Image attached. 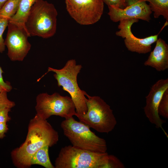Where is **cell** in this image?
I'll return each instance as SVG.
<instances>
[{
    "mask_svg": "<svg viewBox=\"0 0 168 168\" xmlns=\"http://www.w3.org/2000/svg\"><path fill=\"white\" fill-rule=\"evenodd\" d=\"M149 2L152 12H153L154 17L158 18L162 16L164 19H168V0H141Z\"/></svg>",
    "mask_w": 168,
    "mask_h": 168,
    "instance_id": "2e32d148",
    "label": "cell"
},
{
    "mask_svg": "<svg viewBox=\"0 0 168 168\" xmlns=\"http://www.w3.org/2000/svg\"><path fill=\"white\" fill-rule=\"evenodd\" d=\"M64 134L74 147L98 153L107 152L105 140L97 136L87 125L72 117L65 119L61 123Z\"/></svg>",
    "mask_w": 168,
    "mask_h": 168,
    "instance_id": "277c9868",
    "label": "cell"
},
{
    "mask_svg": "<svg viewBox=\"0 0 168 168\" xmlns=\"http://www.w3.org/2000/svg\"><path fill=\"white\" fill-rule=\"evenodd\" d=\"M168 89V79L159 80L151 87L148 95L146 97V104L143 108L144 112L149 121L155 125L157 128H162L166 121L159 115L158 109L160 102L165 91Z\"/></svg>",
    "mask_w": 168,
    "mask_h": 168,
    "instance_id": "7c38bea8",
    "label": "cell"
},
{
    "mask_svg": "<svg viewBox=\"0 0 168 168\" xmlns=\"http://www.w3.org/2000/svg\"><path fill=\"white\" fill-rule=\"evenodd\" d=\"M86 113L78 118L80 121L101 133L112 131L117 121L110 105L100 96L87 94Z\"/></svg>",
    "mask_w": 168,
    "mask_h": 168,
    "instance_id": "8992f818",
    "label": "cell"
},
{
    "mask_svg": "<svg viewBox=\"0 0 168 168\" xmlns=\"http://www.w3.org/2000/svg\"><path fill=\"white\" fill-rule=\"evenodd\" d=\"M159 115L168 119V89L163 93L158 107Z\"/></svg>",
    "mask_w": 168,
    "mask_h": 168,
    "instance_id": "ac0fdd59",
    "label": "cell"
},
{
    "mask_svg": "<svg viewBox=\"0 0 168 168\" xmlns=\"http://www.w3.org/2000/svg\"><path fill=\"white\" fill-rule=\"evenodd\" d=\"M155 47L151 52L144 65L152 67L159 72L168 68V45L163 40L157 39Z\"/></svg>",
    "mask_w": 168,
    "mask_h": 168,
    "instance_id": "4fadbf2b",
    "label": "cell"
},
{
    "mask_svg": "<svg viewBox=\"0 0 168 168\" xmlns=\"http://www.w3.org/2000/svg\"><path fill=\"white\" fill-rule=\"evenodd\" d=\"M8 0H0V9Z\"/></svg>",
    "mask_w": 168,
    "mask_h": 168,
    "instance_id": "d4e9b609",
    "label": "cell"
},
{
    "mask_svg": "<svg viewBox=\"0 0 168 168\" xmlns=\"http://www.w3.org/2000/svg\"><path fill=\"white\" fill-rule=\"evenodd\" d=\"M82 68L81 65L77 64L75 59H71L61 69L49 67L47 72L43 75L49 72H55L54 76L57 81L58 86H62L63 90L70 94L78 118L85 114L87 110L86 97L87 93L80 88L77 82V75Z\"/></svg>",
    "mask_w": 168,
    "mask_h": 168,
    "instance_id": "3957f363",
    "label": "cell"
},
{
    "mask_svg": "<svg viewBox=\"0 0 168 168\" xmlns=\"http://www.w3.org/2000/svg\"><path fill=\"white\" fill-rule=\"evenodd\" d=\"M20 0H8L0 9V18L10 20L17 12Z\"/></svg>",
    "mask_w": 168,
    "mask_h": 168,
    "instance_id": "e0dca14e",
    "label": "cell"
},
{
    "mask_svg": "<svg viewBox=\"0 0 168 168\" xmlns=\"http://www.w3.org/2000/svg\"><path fill=\"white\" fill-rule=\"evenodd\" d=\"M124 8L108 6V14L111 20L117 22L124 20L141 19L149 22L152 13L146 2L141 0H122Z\"/></svg>",
    "mask_w": 168,
    "mask_h": 168,
    "instance_id": "30bf717a",
    "label": "cell"
},
{
    "mask_svg": "<svg viewBox=\"0 0 168 168\" xmlns=\"http://www.w3.org/2000/svg\"><path fill=\"white\" fill-rule=\"evenodd\" d=\"M8 130L7 123H0V139L5 136V134Z\"/></svg>",
    "mask_w": 168,
    "mask_h": 168,
    "instance_id": "cb8c5ba5",
    "label": "cell"
},
{
    "mask_svg": "<svg viewBox=\"0 0 168 168\" xmlns=\"http://www.w3.org/2000/svg\"><path fill=\"white\" fill-rule=\"evenodd\" d=\"M58 138V132L47 120L36 114L29 122L25 141L11 152L13 165L18 168L30 167L31 159L34 154L45 146L50 147L56 144Z\"/></svg>",
    "mask_w": 168,
    "mask_h": 168,
    "instance_id": "6da1fadb",
    "label": "cell"
},
{
    "mask_svg": "<svg viewBox=\"0 0 168 168\" xmlns=\"http://www.w3.org/2000/svg\"><path fill=\"white\" fill-rule=\"evenodd\" d=\"M138 21V19L120 21L118 26L119 30L117 31L115 34L124 39V44L128 50L139 54H145L151 51V45L156 42L158 34L144 38L136 37L132 33L131 28L134 23L137 22Z\"/></svg>",
    "mask_w": 168,
    "mask_h": 168,
    "instance_id": "8fae6325",
    "label": "cell"
},
{
    "mask_svg": "<svg viewBox=\"0 0 168 168\" xmlns=\"http://www.w3.org/2000/svg\"><path fill=\"white\" fill-rule=\"evenodd\" d=\"M109 154L81 149L69 145L62 147L55 168H107Z\"/></svg>",
    "mask_w": 168,
    "mask_h": 168,
    "instance_id": "5b68a950",
    "label": "cell"
},
{
    "mask_svg": "<svg viewBox=\"0 0 168 168\" xmlns=\"http://www.w3.org/2000/svg\"><path fill=\"white\" fill-rule=\"evenodd\" d=\"M57 15L53 4L38 0L31 7L25 23L30 36L47 39L54 35L57 30Z\"/></svg>",
    "mask_w": 168,
    "mask_h": 168,
    "instance_id": "7a4b0ae2",
    "label": "cell"
},
{
    "mask_svg": "<svg viewBox=\"0 0 168 168\" xmlns=\"http://www.w3.org/2000/svg\"><path fill=\"white\" fill-rule=\"evenodd\" d=\"M38 0H20L17 12L10 20L9 22L25 28V23L31 7Z\"/></svg>",
    "mask_w": 168,
    "mask_h": 168,
    "instance_id": "5bb4252c",
    "label": "cell"
},
{
    "mask_svg": "<svg viewBox=\"0 0 168 168\" xmlns=\"http://www.w3.org/2000/svg\"><path fill=\"white\" fill-rule=\"evenodd\" d=\"M3 71L0 66V92L5 91L10 92L12 89L10 83L8 82H5L3 78L2 73Z\"/></svg>",
    "mask_w": 168,
    "mask_h": 168,
    "instance_id": "44dd1931",
    "label": "cell"
},
{
    "mask_svg": "<svg viewBox=\"0 0 168 168\" xmlns=\"http://www.w3.org/2000/svg\"><path fill=\"white\" fill-rule=\"evenodd\" d=\"M48 146H45L38 150L33 156L31 164L40 165L45 168H55L51 163L49 154Z\"/></svg>",
    "mask_w": 168,
    "mask_h": 168,
    "instance_id": "9a60e30c",
    "label": "cell"
},
{
    "mask_svg": "<svg viewBox=\"0 0 168 168\" xmlns=\"http://www.w3.org/2000/svg\"><path fill=\"white\" fill-rule=\"evenodd\" d=\"M11 108L3 107L0 108V123H7L11 120V118L8 114Z\"/></svg>",
    "mask_w": 168,
    "mask_h": 168,
    "instance_id": "7402d4cb",
    "label": "cell"
},
{
    "mask_svg": "<svg viewBox=\"0 0 168 168\" xmlns=\"http://www.w3.org/2000/svg\"><path fill=\"white\" fill-rule=\"evenodd\" d=\"M104 3L108 6H113L120 9L124 8L122 0H102Z\"/></svg>",
    "mask_w": 168,
    "mask_h": 168,
    "instance_id": "603a6c76",
    "label": "cell"
},
{
    "mask_svg": "<svg viewBox=\"0 0 168 168\" xmlns=\"http://www.w3.org/2000/svg\"><path fill=\"white\" fill-rule=\"evenodd\" d=\"M66 9L70 16L82 25L94 24L103 12L102 0H65Z\"/></svg>",
    "mask_w": 168,
    "mask_h": 168,
    "instance_id": "ba28073f",
    "label": "cell"
},
{
    "mask_svg": "<svg viewBox=\"0 0 168 168\" xmlns=\"http://www.w3.org/2000/svg\"><path fill=\"white\" fill-rule=\"evenodd\" d=\"M7 27L4 43L7 48L8 56L12 61H22L31 47L28 40L30 36L21 26L9 22Z\"/></svg>",
    "mask_w": 168,
    "mask_h": 168,
    "instance_id": "9c48e42d",
    "label": "cell"
},
{
    "mask_svg": "<svg viewBox=\"0 0 168 168\" xmlns=\"http://www.w3.org/2000/svg\"><path fill=\"white\" fill-rule=\"evenodd\" d=\"M7 93L5 91L0 92V108L7 107L12 108L15 105L14 102L8 98Z\"/></svg>",
    "mask_w": 168,
    "mask_h": 168,
    "instance_id": "ffe728a7",
    "label": "cell"
},
{
    "mask_svg": "<svg viewBox=\"0 0 168 168\" xmlns=\"http://www.w3.org/2000/svg\"><path fill=\"white\" fill-rule=\"evenodd\" d=\"M9 22L8 20L0 18V53H2L5 50V45L3 38V34L7 27Z\"/></svg>",
    "mask_w": 168,
    "mask_h": 168,
    "instance_id": "d6986e66",
    "label": "cell"
},
{
    "mask_svg": "<svg viewBox=\"0 0 168 168\" xmlns=\"http://www.w3.org/2000/svg\"><path fill=\"white\" fill-rule=\"evenodd\" d=\"M36 114L46 120L51 116H58L65 119L76 116L74 103L71 98L57 92L50 95L47 93L39 94L36 97Z\"/></svg>",
    "mask_w": 168,
    "mask_h": 168,
    "instance_id": "52a82bcc",
    "label": "cell"
}]
</instances>
